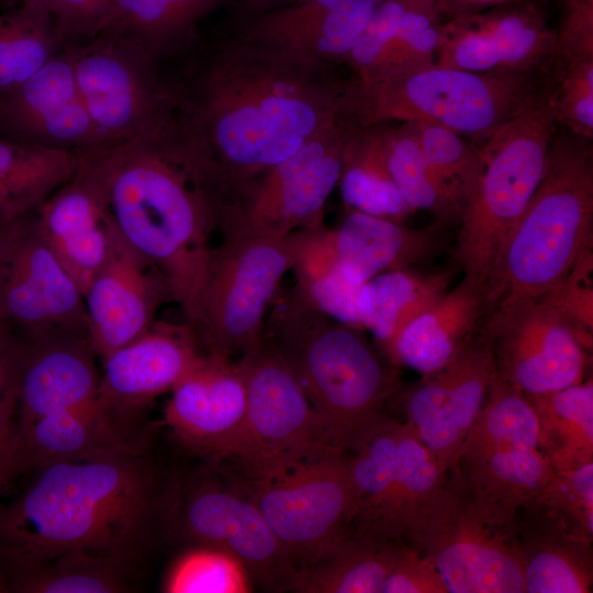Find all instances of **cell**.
Listing matches in <instances>:
<instances>
[{"label":"cell","instance_id":"obj_1","mask_svg":"<svg viewBox=\"0 0 593 593\" xmlns=\"http://www.w3.org/2000/svg\"><path fill=\"white\" fill-rule=\"evenodd\" d=\"M345 83L235 37L177 83L191 169L217 225L250 183L344 119Z\"/></svg>","mask_w":593,"mask_h":593},{"label":"cell","instance_id":"obj_2","mask_svg":"<svg viewBox=\"0 0 593 593\" xmlns=\"http://www.w3.org/2000/svg\"><path fill=\"white\" fill-rule=\"evenodd\" d=\"M167 492L144 443L42 467L0 505V561L11 574L71 551L134 563L165 527Z\"/></svg>","mask_w":593,"mask_h":593},{"label":"cell","instance_id":"obj_3","mask_svg":"<svg viewBox=\"0 0 593 593\" xmlns=\"http://www.w3.org/2000/svg\"><path fill=\"white\" fill-rule=\"evenodd\" d=\"M80 153L102 186L122 238L160 272L188 322L217 224L184 163L180 130Z\"/></svg>","mask_w":593,"mask_h":593},{"label":"cell","instance_id":"obj_4","mask_svg":"<svg viewBox=\"0 0 593 593\" xmlns=\"http://www.w3.org/2000/svg\"><path fill=\"white\" fill-rule=\"evenodd\" d=\"M262 335L294 372L334 447L350 452L387 416L396 377L360 334L298 290L276 295Z\"/></svg>","mask_w":593,"mask_h":593},{"label":"cell","instance_id":"obj_5","mask_svg":"<svg viewBox=\"0 0 593 593\" xmlns=\"http://www.w3.org/2000/svg\"><path fill=\"white\" fill-rule=\"evenodd\" d=\"M592 139L557 127L544 176L485 287V313L504 299L548 292L592 245Z\"/></svg>","mask_w":593,"mask_h":593},{"label":"cell","instance_id":"obj_6","mask_svg":"<svg viewBox=\"0 0 593 593\" xmlns=\"http://www.w3.org/2000/svg\"><path fill=\"white\" fill-rule=\"evenodd\" d=\"M552 67L523 72H474L434 64L373 79L346 81L343 118L362 128L389 122H429L481 146L549 91Z\"/></svg>","mask_w":593,"mask_h":593},{"label":"cell","instance_id":"obj_7","mask_svg":"<svg viewBox=\"0 0 593 593\" xmlns=\"http://www.w3.org/2000/svg\"><path fill=\"white\" fill-rule=\"evenodd\" d=\"M550 93L537 98L479 146L483 168L463 206L454 257L465 278L484 292L502 246L546 169L558 127Z\"/></svg>","mask_w":593,"mask_h":593},{"label":"cell","instance_id":"obj_8","mask_svg":"<svg viewBox=\"0 0 593 593\" xmlns=\"http://www.w3.org/2000/svg\"><path fill=\"white\" fill-rule=\"evenodd\" d=\"M213 247L194 311L187 322L204 353L239 358L262 336L268 310L294 259L292 234L222 233Z\"/></svg>","mask_w":593,"mask_h":593},{"label":"cell","instance_id":"obj_9","mask_svg":"<svg viewBox=\"0 0 593 593\" xmlns=\"http://www.w3.org/2000/svg\"><path fill=\"white\" fill-rule=\"evenodd\" d=\"M66 47L81 100L105 146L178 128V86L164 79L159 58L144 46L103 30Z\"/></svg>","mask_w":593,"mask_h":593},{"label":"cell","instance_id":"obj_10","mask_svg":"<svg viewBox=\"0 0 593 593\" xmlns=\"http://www.w3.org/2000/svg\"><path fill=\"white\" fill-rule=\"evenodd\" d=\"M404 542L429 561L449 593H525L514 528L490 519L449 469Z\"/></svg>","mask_w":593,"mask_h":593},{"label":"cell","instance_id":"obj_11","mask_svg":"<svg viewBox=\"0 0 593 593\" xmlns=\"http://www.w3.org/2000/svg\"><path fill=\"white\" fill-rule=\"evenodd\" d=\"M235 480L296 571L353 532L348 452L334 449L267 475Z\"/></svg>","mask_w":593,"mask_h":593},{"label":"cell","instance_id":"obj_12","mask_svg":"<svg viewBox=\"0 0 593 593\" xmlns=\"http://www.w3.org/2000/svg\"><path fill=\"white\" fill-rule=\"evenodd\" d=\"M237 361L246 384V424L232 459L245 478L337 449L294 372L264 335Z\"/></svg>","mask_w":593,"mask_h":593},{"label":"cell","instance_id":"obj_13","mask_svg":"<svg viewBox=\"0 0 593 593\" xmlns=\"http://www.w3.org/2000/svg\"><path fill=\"white\" fill-rule=\"evenodd\" d=\"M165 527L234 555L271 591L291 590L296 569L236 480L203 474L168 491Z\"/></svg>","mask_w":593,"mask_h":593},{"label":"cell","instance_id":"obj_14","mask_svg":"<svg viewBox=\"0 0 593 593\" xmlns=\"http://www.w3.org/2000/svg\"><path fill=\"white\" fill-rule=\"evenodd\" d=\"M356 128L343 119L275 165L242 192L217 228L290 235L323 226L325 204L338 184L343 153Z\"/></svg>","mask_w":593,"mask_h":593},{"label":"cell","instance_id":"obj_15","mask_svg":"<svg viewBox=\"0 0 593 593\" xmlns=\"http://www.w3.org/2000/svg\"><path fill=\"white\" fill-rule=\"evenodd\" d=\"M496 373L525 394L579 383L585 350L572 327L541 298L504 299L486 312Z\"/></svg>","mask_w":593,"mask_h":593},{"label":"cell","instance_id":"obj_16","mask_svg":"<svg viewBox=\"0 0 593 593\" xmlns=\"http://www.w3.org/2000/svg\"><path fill=\"white\" fill-rule=\"evenodd\" d=\"M20 332L22 342L13 345L7 334L0 348L7 390L19 407L18 428L98 396V356L88 335L66 329Z\"/></svg>","mask_w":593,"mask_h":593},{"label":"cell","instance_id":"obj_17","mask_svg":"<svg viewBox=\"0 0 593 593\" xmlns=\"http://www.w3.org/2000/svg\"><path fill=\"white\" fill-rule=\"evenodd\" d=\"M557 44L544 11L529 0L448 19L436 64L474 72H523L549 68Z\"/></svg>","mask_w":593,"mask_h":593},{"label":"cell","instance_id":"obj_18","mask_svg":"<svg viewBox=\"0 0 593 593\" xmlns=\"http://www.w3.org/2000/svg\"><path fill=\"white\" fill-rule=\"evenodd\" d=\"M491 345L481 332L441 369L423 376L405 395L406 423L447 474L458 459L495 374Z\"/></svg>","mask_w":593,"mask_h":593},{"label":"cell","instance_id":"obj_19","mask_svg":"<svg viewBox=\"0 0 593 593\" xmlns=\"http://www.w3.org/2000/svg\"><path fill=\"white\" fill-rule=\"evenodd\" d=\"M380 0H302L249 15L235 38L314 72L344 64Z\"/></svg>","mask_w":593,"mask_h":593},{"label":"cell","instance_id":"obj_20","mask_svg":"<svg viewBox=\"0 0 593 593\" xmlns=\"http://www.w3.org/2000/svg\"><path fill=\"white\" fill-rule=\"evenodd\" d=\"M0 132L8 139L85 152L105 146L81 100L64 46L18 87L0 92Z\"/></svg>","mask_w":593,"mask_h":593},{"label":"cell","instance_id":"obj_21","mask_svg":"<svg viewBox=\"0 0 593 593\" xmlns=\"http://www.w3.org/2000/svg\"><path fill=\"white\" fill-rule=\"evenodd\" d=\"M165 423L191 451L215 460L234 457L246 424V384L237 359L204 354L171 390Z\"/></svg>","mask_w":593,"mask_h":593},{"label":"cell","instance_id":"obj_22","mask_svg":"<svg viewBox=\"0 0 593 593\" xmlns=\"http://www.w3.org/2000/svg\"><path fill=\"white\" fill-rule=\"evenodd\" d=\"M0 317L20 331L88 335L83 293L41 236L33 214L0 284Z\"/></svg>","mask_w":593,"mask_h":593},{"label":"cell","instance_id":"obj_23","mask_svg":"<svg viewBox=\"0 0 593 593\" xmlns=\"http://www.w3.org/2000/svg\"><path fill=\"white\" fill-rule=\"evenodd\" d=\"M79 155L75 175L33 215L41 236L83 293L122 236L97 175Z\"/></svg>","mask_w":593,"mask_h":593},{"label":"cell","instance_id":"obj_24","mask_svg":"<svg viewBox=\"0 0 593 593\" xmlns=\"http://www.w3.org/2000/svg\"><path fill=\"white\" fill-rule=\"evenodd\" d=\"M168 300L160 272L122 238L83 292L96 355L103 359L146 333Z\"/></svg>","mask_w":593,"mask_h":593},{"label":"cell","instance_id":"obj_25","mask_svg":"<svg viewBox=\"0 0 593 593\" xmlns=\"http://www.w3.org/2000/svg\"><path fill=\"white\" fill-rule=\"evenodd\" d=\"M189 323L156 322L142 336L103 358L99 400L131 419L171 390L204 356Z\"/></svg>","mask_w":593,"mask_h":593},{"label":"cell","instance_id":"obj_26","mask_svg":"<svg viewBox=\"0 0 593 593\" xmlns=\"http://www.w3.org/2000/svg\"><path fill=\"white\" fill-rule=\"evenodd\" d=\"M440 224L411 228L399 221L349 210L335 228L324 225L296 232L299 242L336 264L354 283L362 286L391 270L407 269L434 253L439 244Z\"/></svg>","mask_w":593,"mask_h":593},{"label":"cell","instance_id":"obj_27","mask_svg":"<svg viewBox=\"0 0 593 593\" xmlns=\"http://www.w3.org/2000/svg\"><path fill=\"white\" fill-rule=\"evenodd\" d=\"M144 443L126 419L97 396L16 428L12 445L19 472L78 461Z\"/></svg>","mask_w":593,"mask_h":593},{"label":"cell","instance_id":"obj_28","mask_svg":"<svg viewBox=\"0 0 593 593\" xmlns=\"http://www.w3.org/2000/svg\"><path fill=\"white\" fill-rule=\"evenodd\" d=\"M514 530L525 592H592L593 537L539 501L517 513Z\"/></svg>","mask_w":593,"mask_h":593},{"label":"cell","instance_id":"obj_29","mask_svg":"<svg viewBox=\"0 0 593 593\" xmlns=\"http://www.w3.org/2000/svg\"><path fill=\"white\" fill-rule=\"evenodd\" d=\"M485 314V292L463 279L399 333L388 357L423 376L446 366L474 336Z\"/></svg>","mask_w":593,"mask_h":593},{"label":"cell","instance_id":"obj_30","mask_svg":"<svg viewBox=\"0 0 593 593\" xmlns=\"http://www.w3.org/2000/svg\"><path fill=\"white\" fill-rule=\"evenodd\" d=\"M450 469L478 507L507 528H514L517 513L539 499L555 474L538 448L461 455Z\"/></svg>","mask_w":593,"mask_h":593},{"label":"cell","instance_id":"obj_31","mask_svg":"<svg viewBox=\"0 0 593 593\" xmlns=\"http://www.w3.org/2000/svg\"><path fill=\"white\" fill-rule=\"evenodd\" d=\"M404 544L351 532L300 568L291 590L302 593H382L384 581Z\"/></svg>","mask_w":593,"mask_h":593},{"label":"cell","instance_id":"obj_32","mask_svg":"<svg viewBox=\"0 0 593 593\" xmlns=\"http://www.w3.org/2000/svg\"><path fill=\"white\" fill-rule=\"evenodd\" d=\"M79 152L0 139V216L19 220L37 209L76 172Z\"/></svg>","mask_w":593,"mask_h":593},{"label":"cell","instance_id":"obj_33","mask_svg":"<svg viewBox=\"0 0 593 593\" xmlns=\"http://www.w3.org/2000/svg\"><path fill=\"white\" fill-rule=\"evenodd\" d=\"M451 278L449 271L424 276L407 269L371 278L358 294L362 329L369 331L388 355L401 329L448 290Z\"/></svg>","mask_w":593,"mask_h":593},{"label":"cell","instance_id":"obj_34","mask_svg":"<svg viewBox=\"0 0 593 593\" xmlns=\"http://www.w3.org/2000/svg\"><path fill=\"white\" fill-rule=\"evenodd\" d=\"M398 428L399 422L387 417L348 452L355 504L351 529L358 535L387 539L398 477Z\"/></svg>","mask_w":593,"mask_h":593},{"label":"cell","instance_id":"obj_35","mask_svg":"<svg viewBox=\"0 0 593 593\" xmlns=\"http://www.w3.org/2000/svg\"><path fill=\"white\" fill-rule=\"evenodd\" d=\"M538 419V449L555 472L593 462V383L526 394Z\"/></svg>","mask_w":593,"mask_h":593},{"label":"cell","instance_id":"obj_36","mask_svg":"<svg viewBox=\"0 0 593 593\" xmlns=\"http://www.w3.org/2000/svg\"><path fill=\"white\" fill-rule=\"evenodd\" d=\"M338 184L349 210L399 222L413 212L392 179L374 126L357 127L347 141Z\"/></svg>","mask_w":593,"mask_h":593},{"label":"cell","instance_id":"obj_37","mask_svg":"<svg viewBox=\"0 0 593 593\" xmlns=\"http://www.w3.org/2000/svg\"><path fill=\"white\" fill-rule=\"evenodd\" d=\"M394 183L413 210L433 213L443 225L460 220L462 209L426 160L409 123L373 125Z\"/></svg>","mask_w":593,"mask_h":593},{"label":"cell","instance_id":"obj_38","mask_svg":"<svg viewBox=\"0 0 593 593\" xmlns=\"http://www.w3.org/2000/svg\"><path fill=\"white\" fill-rule=\"evenodd\" d=\"M133 563L85 551L63 553L11 574L21 593H118L130 590Z\"/></svg>","mask_w":593,"mask_h":593},{"label":"cell","instance_id":"obj_39","mask_svg":"<svg viewBox=\"0 0 593 593\" xmlns=\"http://www.w3.org/2000/svg\"><path fill=\"white\" fill-rule=\"evenodd\" d=\"M538 419L526 394L495 371L484 404L459 456L538 448Z\"/></svg>","mask_w":593,"mask_h":593},{"label":"cell","instance_id":"obj_40","mask_svg":"<svg viewBox=\"0 0 593 593\" xmlns=\"http://www.w3.org/2000/svg\"><path fill=\"white\" fill-rule=\"evenodd\" d=\"M200 19L189 0H113L99 32H119L161 58L191 42Z\"/></svg>","mask_w":593,"mask_h":593},{"label":"cell","instance_id":"obj_41","mask_svg":"<svg viewBox=\"0 0 593 593\" xmlns=\"http://www.w3.org/2000/svg\"><path fill=\"white\" fill-rule=\"evenodd\" d=\"M63 47L51 13L24 5L1 13L0 92L27 80Z\"/></svg>","mask_w":593,"mask_h":593},{"label":"cell","instance_id":"obj_42","mask_svg":"<svg viewBox=\"0 0 593 593\" xmlns=\"http://www.w3.org/2000/svg\"><path fill=\"white\" fill-rule=\"evenodd\" d=\"M398 477L385 528V538L404 541L416 514L444 482V473L434 454L414 429L399 422Z\"/></svg>","mask_w":593,"mask_h":593},{"label":"cell","instance_id":"obj_43","mask_svg":"<svg viewBox=\"0 0 593 593\" xmlns=\"http://www.w3.org/2000/svg\"><path fill=\"white\" fill-rule=\"evenodd\" d=\"M250 573L234 555L213 546L192 544L170 564L163 580L167 593H247Z\"/></svg>","mask_w":593,"mask_h":593},{"label":"cell","instance_id":"obj_44","mask_svg":"<svg viewBox=\"0 0 593 593\" xmlns=\"http://www.w3.org/2000/svg\"><path fill=\"white\" fill-rule=\"evenodd\" d=\"M441 16L436 3L412 0L372 72L357 80L380 79L436 64Z\"/></svg>","mask_w":593,"mask_h":593},{"label":"cell","instance_id":"obj_45","mask_svg":"<svg viewBox=\"0 0 593 593\" xmlns=\"http://www.w3.org/2000/svg\"><path fill=\"white\" fill-rule=\"evenodd\" d=\"M409 123L429 166L463 210L482 172L480 149L471 141L429 122Z\"/></svg>","mask_w":593,"mask_h":593},{"label":"cell","instance_id":"obj_46","mask_svg":"<svg viewBox=\"0 0 593 593\" xmlns=\"http://www.w3.org/2000/svg\"><path fill=\"white\" fill-rule=\"evenodd\" d=\"M550 104L558 125L593 137V60L552 65Z\"/></svg>","mask_w":593,"mask_h":593},{"label":"cell","instance_id":"obj_47","mask_svg":"<svg viewBox=\"0 0 593 593\" xmlns=\"http://www.w3.org/2000/svg\"><path fill=\"white\" fill-rule=\"evenodd\" d=\"M541 298L572 327L586 349L593 334V251L585 247L567 275Z\"/></svg>","mask_w":593,"mask_h":593},{"label":"cell","instance_id":"obj_48","mask_svg":"<svg viewBox=\"0 0 593 593\" xmlns=\"http://www.w3.org/2000/svg\"><path fill=\"white\" fill-rule=\"evenodd\" d=\"M537 501L593 537V462L555 472Z\"/></svg>","mask_w":593,"mask_h":593},{"label":"cell","instance_id":"obj_49","mask_svg":"<svg viewBox=\"0 0 593 593\" xmlns=\"http://www.w3.org/2000/svg\"><path fill=\"white\" fill-rule=\"evenodd\" d=\"M563 14L553 61L593 60V0H562Z\"/></svg>","mask_w":593,"mask_h":593},{"label":"cell","instance_id":"obj_50","mask_svg":"<svg viewBox=\"0 0 593 593\" xmlns=\"http://www.w3.org/2000/svg\"><path fill=\"white\" fill-rule=\"evenodd\" d=\"M113 0H56L51 9L55 33L61 46L97 34Z\"/></svg>","mask_w":593,"mask_h":593},{"label":"cell","instance_id":"obj_51","mask_svg":"<svg viewBox=\"0 0 593 593\" xmlns=\"http://www.w3.org/2000/svg\"><path fill=\"white\" fill-rule=\"evenodd\" d=\"M382 593H449L435 567L406 542L391 568Z\"/></svg>","mask_w":593,"mask_h":593},{"label":"cell","instance_id":"obj_52","mask_svg":"<svg viewBox=\"0 0 593 593\" xmlns=\"http://www.w3.org/2000/svg\"><path fill=\"white\" fill-rule=\"evenodd\" d=\"M27 217L8 220L0 216V284L24 230Z\"/></svg>","mask_w":593,"mask_h":593},{"label":"cell","instance_id":"obj_53","mask_svg":"<svg viewBox=\"0 0 593 593\" xmlns=\"http://www.w3.org/2000/svg\"><path fill=\"white\" fill-rule=\"evenodd\" d=\"M512 0H441L438 8L448 19L479 13Z\"/></svg>","mask_w":593,"mask_h":593},{"label":"cell","instance_id":"obj_54","mask_svg":"<svg viewBox=\"0 0 593 593\" xmlns=\"http://www.w3.org/2000/svg\"><path fill=\"white\" fill-rule=\"evenodd\" d=\"M15 401L10 391L7 390V382L0 381V444L10 443L14 436L12 416Z\"/></svg>","mask_w":593,"mask_h":593},{"label":"cell","instance_id":"obj_55","mask_svg":"<svg viewBox=\"0 0 593 593\" xmlns=\"http://www.w3.org/2000/svg\"><path fill=\"white\" fill-rule=\"evenodd\" d=\"M16 474L20 473L15 461L12 440L10 443L0 444V492Z\"/></svg>","mask_w":593,"mask_h":593},{"label":"cell","instance_id":"obj_56","mask_svg":"<svg viewBox=\"0 0 593 593\" xmlns=\"http://www.w3.org/2000/svg\"><path fill=\"white\" fill-rule=\"evenodd\" d=\"M249 15L262 12L267 9L270 0H240Z\"/></svg>","mask_w":593,"mask_h":593},{"label":"cell","instance_id":"obj_57","mask_svg":"<svg viewBox=\"0 0 593 593\" xmlns=\"http://www.w3.org/2000/svg\"><path fill=\"white\" fill-rule=\"evenodd\" d=\"M55 1L56 0H21V5L51 13V9Z\"/></svg>","mask_w":593,"mask_h":593},{"label":"cell","instance_id":"obj_58","mask_svg":"<svg viewBox=\"0 0 593 593\" xmlns=\"http://www.w3.org/2000/svg\"><path fill=\"white\" fill-rule=\"evenodd\" d=\"M302 0H270L266 10L300 2ZM265 10V11H266Z\"/></svg>","mask_w":593,"mask_h":593},{"label":"cell","instance_id":"obj_59","mask_svg":"<svg viewBox=\"0 0 593 593\" xmlns=\"http://www.w3.org/2000/svg\"><path fill=\"white\" fill-rule=\"evenodd\" d=\"M7 335V325L2 322L0 317V348L2 347Z\"/></svg>","mask_w":593,"mask_h":593},{"label":"cell","instance_id":"obj_60","mask_svg":"<svg viewBox=\"0 0 593 593\" xmlns=\"http://www.w3.org/2000/svg\"><path fill=\"white\" fill-rule=\"evenodd\" d=\"M0 381L7 382V370L0 356Z\"/></svg>","mask_w":593,"mask_h":593},{"label":"cell","instance_id":"obj_61","mask_svg":"<svg viewBox=\"0 0 593 593\" xmlns=\"http://www.w3.org/2000/svg\"><path fill=\"white\" fill-rule=\"evenodd\" d=\"M5 591H7L5 580L3 579L2 574L0 573V592H5Z\"/></svg>","mask_w":593,"mask_h":593},{"label":"cell","instance_id":"obj_62","mask_svg":"<svg viewBox=\"0 0 593 593\" xmlns=\"http://www.w3.org/2000/svg\"><path fill=\"white\" fill-rule=\"evenodd\" d=\"M429 1H432V2H434V3H436L438 5L441 0H429Z\"/></svg>","mask_w":593,"mask_h":593}]
</instances>
